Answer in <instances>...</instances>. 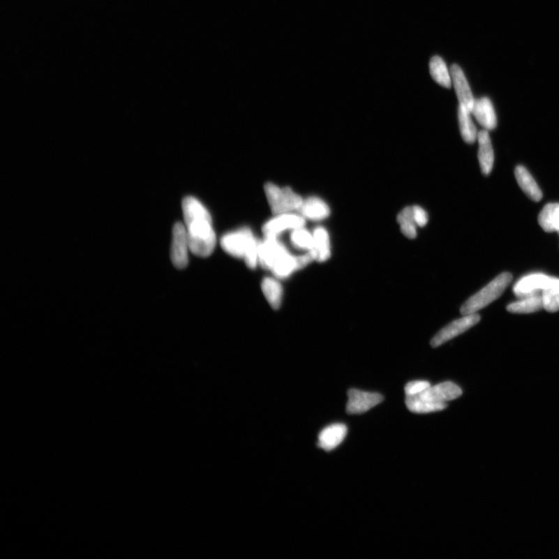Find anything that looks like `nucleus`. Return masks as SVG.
Returning <instances> with one entry per match:
<instances>
[{
  "label": "nucleus",
  "instance_id": "nucleus-1",
  "mask_svg": "<svg viewBox=\"0 0 559 559\" xmlns=\"http://www.w3.org/2000/svg\"><path fill=\"white\" fill-rule=\"evenodd\" d=\"M182 209L190 250L196 256H210L216 245V236L208 210L194 197L183 200Z\"/></svg>",
  "mask_w": 559,
  "mask_h": 559
},
{
  "label": "nucleus",
  "instance_id": "nucleus-2",
  "mask_svg": "<svg viewBox=\"0 0 559 559\" xmlns=\"http://www.w3.org/2000/svg\"><path fill=\"white\" fill-rule=\"evenodd\" d=\"M221 245L232 256L244 258L248 267L258 266L260 243L250 230L243 229L225 234L221 240Z\"/></svg>",
  "mask_w": 559,
  "mask_h": 559
},
{
  "label": "nucleus",
  "instance_id": "nucleus-3",
  "mask_svg": "<svg viewBox=\"0 0 559 559\" xmlns=\"http://www.w3.org/2000/svg\"><path fill=\"white\" fill-rule=\"evenodd\" d=\"M512 275L509 273H502L499 275L464 303L461 308V315L477 313L479 311L499 299L512 282Z\"/></svg>",
  "mask_w": 559,
  "mask_h": 559
},
{
  "label": "nucleus",
  "instance_id": "nucleus-4",
  "mask_svg": "<svg viewBox=\"0 0 559 559\" xmlns=\"http://www.w3.org/2000/svg\"><path fill=\"white\" fill-rule=\"evenodd\" d=\"M264 190L268 203L276 216L299 210L304 202L303 199L290 188H281L278 185L268 183L265 185Z\"/></svg>",
  "mask_w": 559,
  "mask_h": 559
},
{
  "label": "nucleus",
  "instance_id": "nucleus-5",
  "mask_svg": "<svg viewBox=\"0 0 559 559\" xmlns=\"http://www.w3.org/2000/svg\"><path fill=\"white\" fill-rule=\"evenodd\" d=\"M190 246L186 227L181 223L174 225L172 229L170 258L172 264L178 269H184L188 264Z\"/></svg>",
  "mask_w": 559,
  "mask_h": 559
},
{
  "label": "nucleus",
  "instance_id": "nucleus-6",
  "mask_svg": "<svg viewBox=\"0 0 559 559\" xmlns=\"http://www.w3.org/2000/svg\"><path fill=\"white\" fill-rule=\"evenodd\" d=\"M479 321L480 316L477 313L463 315L462 318L448 324L445 328L440 329L433 337L431 342V346L433 348L440 347V345L454 339V337L464 334L467 330L478 324Z\"/></svg>",
  "mask_w": 559,
  "mask_h": 559
},
{
  "label": "nucleus",
  "instance_id": "nucleus-7",
  "mask_svg": "<svg viewBox=\"0 0 559 559\" xmlns=\"http://www.w3.org/2000/svg\"><path fill=\"white\" fill-rule=\"evenodd\" d=\"M306 225V219L301 215L285 213L277 215L264 225L263 232L266 238H278L287 230H295Z\"/></svg>",
  "mask_w": 559,
  "mask_h": 559
},
{
  "label": "nucleus",
  "instance_id": "nucleus-8",
  "mask_svg": "<svg viewBox=\"0 0 559 559\" xmlns=\"http://www.w3.org/2000/svg\"><path fill=\"white\" fill-rule=\"evenodd\" d=\"M348 395L349 400L346 410L348 414L364 413L384 401V397L375 392L353 389L348 391Z\"/></svg>",
  "mask_w": 559,
  "mask_h": 559
},
{
  "label": "nucleus",
  "instance_id": "nucleus-9",
  "mask_svg": "<svg viewBox=\"0 0 559 559\" xmlns=\"http://www.w3.org/2000/svg\"><path fill=\"white\" fill-rule=\"evenodd\" d=\"M554 277L544 274H531L524 276L516 283L514 293L517 298L521 299L537 294H542Z\"/></svg>",
  "mask_w": 559,
  "mask_h": 559
},
{
  "label": "nucleus",
  "instance_id": "nucleus-10",
  "mask_svg": "<svg viewBox=\"0 0 559 559\" xmlns=\"http://www.w3.org/2000/svg\"><path fill=\"white\" fill-rule=\"evenodd\" d=\"M461 395L462 390L459 386L452 382H445L431 386L421 394L415 396L433 403H446L456 399Z\"/></svg>",
  "mask_w": 559,
  "mask_h": 559
},
{
  "label": "nucleus",
  "instance_id": "nucleus-11",
  "mask_svg": "<svg viewBox=\"0 0 559 559\" xmlns=\"http://www.w3.org/2000/svg\"><path fill=\"white\" fill-rule=\"evenodd\" d=\"M286 252L287 248L280 243L278 238H266L260 243L259 263L271 271L276 262Z\"/></svg>",
  "mask_w": 559,
  "mask_h": 559
},
{
  "label": "nucleus",
  "instance_id": "nucleus-12",
  "mask_svg": "<svg viewBox=\"0 0 559 559\" xmlns=\"http://www.w3.org/2000/svg\"><path fill=\"white\" fill-rule=\"evenodd\" d=\"M450 72L460 105L471 110L475 99L463 71L460 66L454 64L452 66Z\"/></svg>",
  "mask_w": 559,
  "mask_h": 559
},
{
  "label": "nucleus",
  "instance_id": "nucleus-13",
  "mask_svg": "<svg viewBox=\"0 0 559 559\" xmlns=\"http://www.w3.org/2000/svg\"><path fill=\"white\" fill-rule=\"evenodd\" d=\"M471 113L485 130L491 131L495 128L497 117L493 103L489 98L475 99Z\"/></svg>",
  "mask_w": 559,
  "mask_h": 559
},
{
  "label": "nucleus",
  "instance_id": "nucleus-14",
  "mask_svg": "<svg viewBox=\"0 0 559 559\" xmlns=\"http://www.w3.org/2000/svg\"><path fill=\"white\" fill-rule=\"evenodd\" d=\"M348 427L343 424L330 425L323 429L319 435V447L330 452L339 446L346 438Z\"/></svg>",
  "mask_w": 559,
  "mask_h": 559
},
{
  "label": "nucleus",
  "instance_id": "nucleus-15",
  "mask_svg": "<svg viewBox=\"0 0 559 559\" xmlns=\"http://www.w3.org/2000/svg\"><path fill=\"white\" fill-rule=\"evenodd\" d=\"M479 162L483 174L489 175L494 165V151L487 130L480 131L478 135Z\"/></svg>",
  "mask_w": 559,
  "mask_h": 559
},
{
  "label": "nucleus",
  "instance_id": "nucleus-16",
  "mask_svg": "<svg viewBox=\"0 0 559 559\" xmlns=\"http://www.w3.org/2000/svg\"><path fill=\"white\" fill-rule=\"evenodd\" d=\"M515 177L517 184H519L521 190L532 201L540 202L542 198V192L535 179L530 174V172L522 165H519L515 169Z\"/></svg>",
  "mask_w": 559,
  "mask_h": 559
},
{
  "label": "nucleus",
  "instance_id": "nucleus-17",
  "mask_svg": "<svg viewBox=\"0 0 559 559\" xmlns=\"http://www.w3.org/2000/svg\"><path fill=\"white\" fill-rule=\"evenodd\" d=\"M299 211L304 218L313 221L323 220L330 215L327 204L318 197H309L304 201Z\"/></svg>",
  "mask_w": 559,
  "mask_h": 559
},
{
  "label": "nucleus",
  "instance_id": "nucleus-18",
  "mask_svg": "<svg viewBox=\"0 0 559 559\" xmlns=\"http://www.w3.org/2000/svg\"><path fill=\"white\" fill-rule=\"evenodd\" d=\"M314 260L325 262L330 258V243L327 231L322 227L317 228L313 232V246L309 252Z\"/></svg>",
  "mask_w": 559,
  "mask_h": 559
},
{
  "label": "nucleus",
  "instance_id": "nucleus-19",
  "mask_svg": "<svg viewBox=\"0 0 559 559\" xmlns=\"http://www.w3.org/2000/svg\"><path fill=\"white\" fill-rule=\"evenodd\" d=\"M471 110L459 105V121L462 139L468 144H473L478 139L479 133L472 119Z\"/></svg>",
  "mask_w": 559,
  "mask_h": 559
},
{
  "label": "nucleus",
  "instance_id": "nucleus-20",
  "mask_svg": "<svg viewBox=\"0 0 559 559\" xmlns=\"http://www.w3.org/2000/svg\"><path fill=\"white\" fill-rule=\"evenodd\" d=\"M543 308L542 294H537L509 304L507 309L509 313L515 314H528L537 312Z\"/></svg>",
  "mask_w": 559,
  "mask_h": 559
},
{
  "label": "nucleus",
  "instance_id": "nucleus-21",
  "mask_svg": "<svg viewBox=\"0 0 559 559\" xmlns=\"http://www.w3.org/2000/svg\"><path fill=\"white\" fill-rule=\"evenodd\" d=\"M538 223L544 231L559 234V203L545 205L538 216Z\"/></svg>",
  "mask_w": 559,
  "mask_h": 559
},
{
  "label": "nucleus",
  "instance_id": "nucleus-22",
  "mask_svg": "<svg viewBox=\"0 0 559 559\" xmlns=\"http://www.w3.org/2000/svg\"><path fill=\"white\" fill-rule=\"evenodd\" d=\"M430 71L431 77L438 84L448 89L452 87L451 72L447 70L442 59L439 57H433L430 62Z\"/></svg>",
  "mask_w": 559,
  "mask_h": 559
},
{
  "label": "nucleus",
  "instance_id": "nucleus-23",
  "mask_svg": "<svg viewBox=\"0 0 559 559\" xmlns=\"http://www.w3.org/2000/svg\"><path fill=\"white\" fill-rule=\"evenodd\" d=\"M405 404L410 412L415 413H430L444 410L446 403H438L427 401L418 396H406Z\"/></svg>",
  "mask_w": 559,
  "mask_h": 559
},
{
  "label": "nucleus",
  "instance_id": "nucleus-24",
  "mask_svg": "<svg viewBox=\"0 0 559 559\" xmlns=\"http://www.w3.org/2000/svg\"><path fill=\"white\" fill-rule=\"evenodd\" d=\"M263 291L269 304L275 309L280 308L283 299V289L280 283L274 278H267L262 282Z\"/></svg>",
  "mask_w": 559,
  "mask_h": 559
},
{
  "label": "nucleus",
  "instance_id": "nucleus-25",
  "mask_svg": "<svg viewBox=\"0 0 559 559\" xmlns=\"http://www.w3.org/2000/svg\"><path fill=\"white\" fill-rule=\"evenodd\" d=\"M543 308L549 313L559 311V278H554L542 292Z\"/></svg>",
  "mask_w": 559,
  "mask_h": 559
},
{
  "label": "nucleus",
  "instance_id": "nucleus-26",
  "mask_svg": "<svg viewBox=\"0 0 559 559\" xmlns=\"http://www.w3.org/2000/svg\"><path fill=\"white\" fill-rule=\"evenodd\" d=\"M292 241L293 245L301 250L310 252L313 246V234L304 229V227L293 230L292 233Z\"/></svg>",
  "mask_w": 559,
  "mask_h": 559
},
{
  "label": "nucleus",
  "instance_id": "nucleus-27",
  "mask_svg": "<svg viewBox=\"0 0 559 559\" xmlns=\"http://www.w3.org/2000/svg\"><path fill=\"white\" fill-rule=\"evenodd\" d=\"M430 382L426 381L410 382L405 385V392L406 396H415L421 394L428 388L431 387Z\"/></svg>",
  "mask_w": 559,
  "mask_h": 559
},
{
  "label": "nucleus",
  "instance_id": "nucleus-28",
  "mask_svg": "<svg viewBox=\"0 0 559 559\" xmlns=\"http://www.w3.org/2000/svg\"><path fill=\"white\" fill-rule=\"evenodd\" d=\"M397 221L400 225L403 223H413L417 225L415 216H414L413 207H406V208L398 214Z\"/></svg>",
  "mask_w": 559,
  "mask_h": 559
},
{
  "label": "nucleus",
  "instance_id": "nucleus-29",
  "mask_svg": "<svg viewBox=\"0 0 559 559\" xmlns=\"http://www.w3.org/2000/svg\"><path fill=\"white\" fill-rule=\"evenodd\" d=\"M413 210L417 226L424 227L428 223L427 213L419 206H413Z\"/></svg>",
  "mask_w": 559,
  "mask_h": 559
},
{
  "label": "nucleus",
  "instance_id": "nucleus-30",
  "mask_svg": "<svg viewBox=\"0 0 559 559\" xmlns=\"http://www.w3.org/2000/svg\"><path fill=\"white\" fill-rule=\"evenodd\" d=\"M400 227H401V231L405 237L410 239H415L417 237V225L416 224L403 223L400 225Z\"/></svg>",
  "mask_w": 559,
  "mask_h": 559
}]
</instances>
